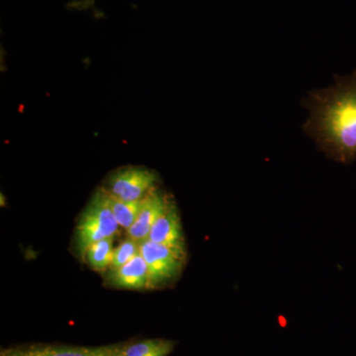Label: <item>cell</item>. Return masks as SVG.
Segmentation results:
<instances>
[{
  "label": "cell",
  "mask_w": 356,
  "mask_h": 356,
  "mask_svg": "<svg viewBox=\"0 0 356 356\" xmlns=\"http://www.w3.org/2000/svg\"><path fill=\"white\" fill-rule=\"evenodd\" d=\"M302 104L309 111L304 132L318 149L344 165L356 161V70L336 76L330 88L310 91Z\"/></svg>",
  "instance_id": "6da1fadb"
},
{
  "label": "cell",
  "mask_w": 356,
  "mask_h": 356,
  "mask_svg": "<svg viewBox=\"0 0 356 356\" xmlns=\"http://www.w3.org/2000/svg\"><path fill=\"white\" fill-rule=\"evenodd\" d=\"M118 222L107 203L102 187L93 194L84 208L76 228L77 252L84 259L86 250L92 243L116 235L119 231Z\"/></svg>",
  "instance_id": "7a4b0ae2"
},
{
  "label": "cell",
  "mask_w": 356,
  "mask_h": 356,
  "mask_svg": "<svg viewBox=\"0 0 356 356\" xmlns=\"http://www.w3.org/2000/svg\"><path fill=\"white\" fill-rule=\"evenodd\" d=\"M140 254L149 269V288L161 286L177 280L186 261V250L168 247L145 240L140 243Z\"/></svg>",
  "instance_id": "3957f363"
},
{
  "label": "cell",
  "mask_w": 356,
  "mask_h": 356,
  "mask_svg": "<svg viewBox=\"0 0 356 356\" xmlns=\"http://www.w3.org/2000/svg\"><path fill=\"white\" fill-rule=\"evenodd\" d=\"M159 175L144 166H124L110 173L103 185L110 195L120 200H142L149 191L156 188Z\"/></svg>",
  "instance_id": "277c9868"
},
{
  "label": "cell",
  "mask_w": 356,
  "mask_h": 356,
  "mask_svg": "<svg viewBox=\"0 0 356 356\" xmlns=\"http://www.w3.org/2000/svg\"><path fill=\"white\" fill-rule=\"evenodd\" d=\"M0 356H115V344L96 348L62 344H30L2 348Z\"/></svg>",
  "instance_id": "5b68a950"
},
{
  "label": "cell",
  "mask_w": 356,
  "mask_h": 356,
  "mask_svg": "<svg viewBox=\"0 0 356 356\" xmlns=\"http://www.w3.org/2000/svg\"><path fill=\"white\" fill-rule=\"evenodd\" d=\"M147 240L168 247L186 250L179 212L172 196H170L165 209L154 222Z\"/></svg>",
  "instance_id": "8992f818"
},
{
  "label": "cell",
  "mask_w": 356,
  "mask_h": 356,
  "mask_svg": "<svg viewBox=\"0 0 356 356\" xmlns=\"http://www.w3.org/2000/svg\"><path fill=\"white\" fill-rule=\"evenodd\" d=\"M170 196L156 187L142 199L137 219L127 231L129 238L140 243L147 240L154 222L165 209Z\"/></svg>",
  "instance_id": "52a82bcc"
},
{
  "label": "cell",
  "mask_w": 356,
  "mask_h": 356,
  "mask_svg": "<svg viewBox=\"0 0 356 356\" xmlns=\"http://www.w3.org/2000/svg\"><path fill=\"white\" fill-rule=\"evenodd\" d=\"M109 284L120 289L143 290L149 288V269L142 254L136 255L125 266L108 276Z\"/></svg>",
  "instance_id": "ba28073f"
},
{
  "label": "cell",
  "mask_w": 356,
  "mask_h": 356,
  "mask_svg": "<svg viewBox=\"0 0 356 356\" xmlns=\"http://www.w3.org/2000/svg\"><path fill=\"white\" fill-rule=\"evenodd\" d=\"M175 341L151 339L115 344V356H168L175 350Z\"/></svg>",
  "instance_id": "9c48e42d"
},
{
  "label": "cell",
  "mask_w": 356,
  "mask_h": 356,
  "mask_svg": "<svg viewBox=\"0 0 356 356\" xmlns=\"http://www.w3.org/2000/svg\"><path fill=\"white\" fill-rule=\"evenodd\" d=\"M114 236L103 238L90 245L84 254L88 266L98 273H104L109 268L114 250Z\"/></svg>",
  "instance_id": "30bf717a"
},
{
  "label": "cell",
  "mask_w": 356,
  "mask_h": 356,
  "mask_svg": "<svg viewBox=\"0 0 356 356\" xmlns=\"http://www.w3.org/2000/svg\"><path fill=\"white\" fill-rule=\"evenodd\" d=\"M103 191L105 192V196H106L107 203H108L110 209L113 213L114 217L116 218L119 226H120V228L128 231L132 227L134 222H135L136 219H137L142 200L128 202V201L120 200V199L110 195L108 192L105 191L104 188H103Z\"/></svg>",
  "instance_id": "8fae6325"
},
{
  "label": "cell",
  "mask_w": 356,
  "mask_h": 356,
  "mask_svg": "<svg viewBox=\"0 0 356 356\" xmlns=\"http://www.w3.org/2000/svg\"><path fill=\"white\" fill-rule=\"evenodd\" d=\"M140 243L138 241L128 236L118 247L115 248L113 254H112L111 262H110V273H113L120 267L125 266L136 255L139 254Z\"/></svg>",
  "instance_id": "7c38bea8"
}]
</instances>
